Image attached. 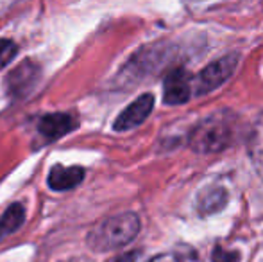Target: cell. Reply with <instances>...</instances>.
I'll list each match as a JSON object with an SVG mask.
<instances>
[{
	"mask_svg": "<svg viewBox=\"0 0 263 262\" xmlns=\"http://www.w3.org/2000/svg\"><path fill=\"white\" fill-rule=\"evenodd\" d=\"M236 119L231 113L217 112L202 119L188 136V146L199 154L220 153L228 149L236 136Z\"/></svg>",
	"mask_w": 263,
	"mask_h": 262,
	"instance_id": "6da1fadb",
	"label": "cell"
},
{
	"mask_svg": "<svg viewBox=\"0 0 263 262\" xmlns=\"http://www.w3.org/2000/svg\"><path fill=\"white\" fill-rule=\"evenodd\" d=\"M140 232V217L133 212L111 216L88 234V244L95 252H111L129 244Z\"/></svg>",
	"mask_w": 263,
	"mask_h": 262,
	"instance_id": "7a4b0ae2",
	"label": "cell"
},
{
	"mask_svg": "<svg viewBox=\"0 0 263 262\" xmlns=\"http://www.w3.org/2000/svg\"><path fill=\"white\" fill-rule=\"evenodd\" d=\"M236 65H238V56L236 54H228V56H222L217 61L210 63L195 77V95H204L217 90L220 84H224L233 76Z\"/></svg>",
	"mask_w": 263,
	"mask_h": 262,
	"instance_id": "3957f363",
	"label": "cell"
},
{
	"mask_svg": "<svg viewBox=\"0 0 263 262\" xmlns=\"http://www.w3.org/2000/svg\"><path fill=\"white\" fill-rule=\"evenodd\" d=\"M40 76H42V68L38 63L31 60L22 61L13 72L7 76L6 84H7V94L13 99H24L25 95H29L34 86L38 84Z\"/></svg>",
	"mask_w": 263,
	"mask_h": 262,
	"instance_id": "277c9868",
	"label": "cell"
},
{
	"mask_svg": "<svg viewBox=\"0 0 263 262\" xmlns=\"http://www.w3.org/2000/svg\"><path fill=\"white\" fill-rule=\"evenodd\" d=\"M153 108H154V95L153 94L140 95L135 102H131V104L117 117V120H115V124H113L115 131H127V130H133V128L140 126V124L151 115Z\"/></svg>",
	"mask_w": 263,
	"mask_h": 262,
	"instance_id": "5b68a950",
	"label": "cell"
},
{
	"mask_svg": "<svg viewBox=\"0 0 263 262\" xmlns=\"http://www.w3.org/2000/svg\"><path fill=\"white\" fill-rule=\"evenodd\" d=\"M192 95V77L186 70L176 68L165 77L163 84V101L166 104H183Z\"/></svg>",
	"mask_w": 263,
	"mask_h": 262,
	"instance_id": "8992f818",
	"label": "cell"
},
{
	"mask_svg": "<svg viewBox=\"0 0 263 262\" xmlns=\"http://www.w3.org/2000/svg\"><path fill=\"white\" fill-rule=\"evenodd\" d=\"M77 119L70 113H50L45 115L38 124V131L47 142H52L55 138L68 135L77 128Z\"/></svg>",
	"mask_w": 263,
	"mask_h": 262,
	"instance_id": "52a82bcc",
	"label": "cell"
},
{
	"mask_svg": "<svg viewBox=\"0 0 263 262\" xmlns=\"http://www.w3.org/2000/svg\"><path fill=\"white\" fill-rule=\"evenodd\" d=\"M84 180L83 167H65V165H54L49 172V187L52 190H70L77 187Z\"/></svg>",
	"mask_w": 263,
	"mask_h": 262,
	"instance_id": "ba28073f",
	"label": "cell"
},
{
	"mask_svg": "<svg viewBox=\"0 0 263 262\" xmlns=\"http://www.w3.org/2000/svg\"><path fill=\"white\" fill-rule=\"evenodd\" d=\"M228 203V193L222 187H208L197 198V210L202 216L220 212Z\"/></svg>",
	"mask_w": 263,
	"mask_h": 262,
	"instance_id": "9c48e42d",
	"label": "cell"
},
{
	"mask_svg": "<svg viewBox=\"0 0 263 262\" xmlns=\"http://www.w3.org/2000/svg\"><path fill=\"white\" fill-rule=\"evenodd\" d=\"M249 156L256 169L258 176L263 180V112L256 119L249 136Z\"/></svg>",
	"mask_w": 263,
	"mask_h": 262,
	"instance_id": "30bf717a",
	"label": "cell"
},
{
	"mask_svg": "<svg viewBox=\"0 0 263 262\" xmlns=\"http://www.w3.org/2000/svg\"><path fill=\"white\" fill-rule=\"evenodd\" d=\"M24 221H25V208L22 203H13L11 206H7V210L0 217V239L16 232L24 224Z\"/></svg>",
	"mask_w": 263,
	"mask_h": 262,
	"instance_id": "8fae6325",
	"label": "cell"
},
{
	"mask_svg": "<svg viewBox=\"0 0 263 262\" xmlns=\"http://www.w3.org/2000/svg\"><path fill=\"white\" fill-rule=\"evenodd\" d=\"M151 262H199V259L192 250H174L154 257Z\"/></svg>",
	"mask_w": 263,
	"mask_h": 262,
	"instance_id": "7c38bea8",
	"label": "cell"
},
{
	"mask_svg": "<svg viewBox=\"0 0 263 262\" xmlns=\"http://www.w3.org/2000/svg\"><path fill=\"white\" fill-rule=\"evenodd\" d=\"M16 53H18V47L11 40H0V68L9 63L16 56Z\"/></svg>",
	"mask_w": 263,
	"mask_h": 262,
	"instance_id": "4fadbf2b",
	"label": "cell"
},
{
	"mask_svg": "<svg viewBox=\"0 0 263 262\" xmlns=\"http://www.w3.org/2000/svg\"><path fill=\"white\" fill-rule=\"evenodd\" d=\"M211 259H213V262H238V253L228 252V250H222V248H215Z\"/></svg>",
	"mask_w": 263,
	"mask_h": 262,
	"instance_id": "5bb4252c",
	"label": "cell"
},
{
	"mask_svg": "<svg viewBox=\"0 0 263 262\" xmlns=\"http://www.w3.org/2000/svg\"><path fill=\"white\" fill-rule=\"evenodd\" d=\"M136 259H138V252H127L124 255L117 257L115 262H136Z\"/></svg>",
	"mask_w": 263,
	"mask_h": 262,
	"instance_id": "9a60e30c",
	"label": "cell"
}]
</instances>
